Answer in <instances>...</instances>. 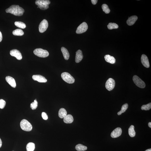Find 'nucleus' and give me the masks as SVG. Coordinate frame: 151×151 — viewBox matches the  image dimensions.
<instances>
[{
  "instance_id": "21",
  "label": "nucleus",
  "mask_w": 151,
  "mask_h": 151,
  "mask_svg": "<svg viewBox=\"0 0 151 151\" xmlns=\"http://www.w3.org/2000/svg\"><path fill=\"white\" fill-rule=\"evenodd\" d=\"M76 150L78 151H84L87 150V147L81 144H79L76 145L75 147Z\"/></svg>"
},
{
  "instance_id": "23",
  "label": "nucleus",
  "mask_w": 151,
  "mask_h": 151,
  "mask_svg": "<svg viewBox=\"0 0 151 151\" xmlns=\"http://www.w3.org/2000/svg\"><path fill=\"white\" fill-rule=\"evenodd\" d=\"M129 136L131 137H133L136 135V132L134 130V126L131 125L129 129Z\"/></svg>"
},
{
  "instance_id": "37",
  "label": "nucleus",
  "mask_w": 151,
  "mask_h": 151,
  "mask_svg": "<svg viewBox=\"0 0 151 151\" xmlns=\"http://www.w3.org/2000/svg\"><path fill=\"white\" fill-rule=\"evenodd\" d=\"M145 151H151V149H147V150Z\"/></svg>"
},
{
  "instance_id": "3",
  "label": "nucleus",
  "mask_w": 151,
  "mask_h": 151,
  "mask_svg": "<svg viewBox=\"0 0 151 151\" xmlns=\"http://www.w3.org/2000/svg\"><path fill=\"white\" fill-rule=\"evenodd\" d=\"M20 125L23 130L27 131H30L32 129V126L28 121L23 119L21 121Z\"/></svg>"
},
{
  "instance_id": "8",
  "label": "nucleus",
  "mask_w": 151,
  "mask_h": 151,
  "mask_svg": "<svg viewBox=\"0 0 151 151\" xmlns=\"http://www.w3.org/2000/svg\"><path fill=\"white\" fill-rule=\"evenodd\" d=\"M88 28V26L86 23L84 22L78 26L76 31L78 34H82L85 32Z\"/></svg>"
},
{
  "instance_id": "35",
  "label": "nucleus",
  "mask_w": 151,
  "mask_h": 151,
  "mask_svg": "<svg viewBox=\"0 0 151 151\" xmlns=\"http://www.w3.org/2000/svg\"><path fill=\"white\" fill-rule=\"evenodd\" d=\"M2 145V142L1 138H0V148H1Z\"/></svg>"
},
{
  "instance_id": "34",
  "label": "nucleus",
  "mask_w": 151,
  "mask_h": 151,
  "mask_svg": "<svg viewBox=\"0 0 151 151\" xmlns=\"http://www.w3.org/2000/svg\"><path fill=\"white\" fill-rule=\"evenodd\" d=\"M2 40V35L1 32L0 31V42H1Z\"/></svg>"
},
{
  "instance_id": "13",
  "label": "nucleus",
  "mask_w": 151,
  "mask_h": 151,
  "mask_svg": "<svg viewBox=\"0 0 151 151\" xmlns=\"http://www.w3.org/2000/svg\"><path fill=\"white\" fill-rule=\"evenodd\" d=\"M141 62L142 64L145 68H148L150 67V65L148 57L146 55L143 54L141 56Z\"/></svg>"
},
{
  "instance_id": "19",
  "label": "nucleus",
  "mask_w": 151,
  "mask_h": 151,
  "mask_svg": "<svg viewBox=\"0 0 151 151\" xmlns=\"http://www.w3.org/2000/svg\"><path fill=\"white\" fill-rule=\"evenodd\" d=\"M61 51H62L63 56L66 60H67L69 59V54L67 49L64 47H62L61 48Z\"/></svg>"
},
{
  "instance_id": "20",
  "label": "nucleus",
  "mask_w": 151,
  "mask_h": 151,
  "mask_svg": "<svg viewBox=\"0 0 151 151\" xmlns=\"http://www.w3.org/2000/svg\"><path fill=\"white\" fill-rule=\"evenodd\" d=\"M58 115L60 118H64L67 115V112L65 109L63 108H61L59 110Z\"/></svg>"
},
{
  "instance_id": "38",
  "label": "nucleus",
  "mask_w": 151,
  "mask_h": 151,
  "mask_svg": "<svg viewBox=\"0 0 151 151\" xmlns=\"http://www.w3.org/2000/svg\"></svg>"
},
{
  "instance_id": "16",
  "label": "nucleus",
  "mask_w": 151,
  "mask_h": 151,
  "mask_svg": "<svg viewBox=\"0 0 151 151\" xmlns=\"http://www.w3.org/2000/svg\"><path fill=\"white\" fill-rule=\"evenodd\" d=\"M138 19V17L136 15L132 16L129 17L126 21L127 24L129 26H131L134 24Z\"/></svg>"
},
{
  "instance_id": "18",
  "label": "nucleus",
  "mask_w": 151,
  "mask_h": 151,
  "mask_svg": "<svg viewBox=\"0 0 151 151\" xmlns=\"http://www.w3.org/2000/svg\"><path fill=\"white\" fill-rule=\"evenodd\" d=\"M105 60L107 62L109 63L110 64H115L116 62V60L115 58L113 56H112L110 55H105L104 57Z\"/></svg>"
},
{
  "instance_id": "15",
  "label": "nucleus",
  "mask_w": 151,
  "mask_h": 151,
  "mask_svg": "<svg viewBox=\"0 0 151 151\" xmlns=\"http://www.w3.org/2000/svg\"><path fill=\"white\" fill-rule=\"evenodd\" d=\"M83 58L82 51L80 50H78L76 52V55L75 57V62L78 63L81 62Z\"/></svg>"
},
{
  "instance_id": "1",
  "label": "nucleus",
  "mask_w": 151,
  "mask_h": 151,
  "mask_svg": "<svg viewBox=\"0 0 151 151\" xmlns=\"http://www.w3.org/2000/svg\"><path fill=\"white\" fill-rule=\"evenodd\" d=\"M6 11L7 13H10L17 16H21L23 15L24 10L18 5H14L7 8Z\"/></svg>"
},
{
  "instance_id": "6",
  "label": "nucleus",
  "mask_w": 151,
  "mask_h": 151,
  "mask_svg": "<svg viewBox=\"0 0 151 151\" xmlns=\"http://www.w3.org/2000/svg\"><path fill=\"white\" fill-rule=\"evenodd\" d=\"M133 82L138 87L141 88H144L145 87V84L144 82L137 75L133 76Z\"/></svg>"
},
{
  "instance_id": "5",
  "label": "nucleus",
  "mask_w": 151,
  "mask_h": 151,
  "mask_svg": "<svg viewBox=\"0 0 151 151\" xmlns=\"http://www.w3.org/2000/svg\"><path fill=\"white\" fill-rule=\"evenodd\" d=\"M61 76L62 79L68 83L72 84L74 83L75 82L74 78L68 73L64 72L62 73Z\"/></svg>"
},
{
  "instance_id": "12",
  "label": "nucleus",
  "mask_w": 151,
  "mask_h": 151,
  "mask_svg": "<svg viewBox=\"0 0 151 151\" xmlns=\"http://www.w3.org/2000/svg\"><path fill=\"white\" fill-rule=\"evenodd\" d=\"M32 78L34 80L40 82H47V79L44 77L40 75H33Z\"/></svg>"
},
{
  "instance_id": "36",
  "label": "nucleus",
  "mask_w": 151,
  "mask_h": 151,
  "mask_svg": "<svg viewBox=\"0 0 151 151\" xmlns=\"http://www.w3.org/2000/svg\"><path fill=\"white\" fill-rule=\"evenodd\" d=\"M148 126L149 127L151 128V123L149 122L148 124Z\"/></svg>"
},
{
  "instance_id": "24",
  "label": "nucleus",
  "mask_w": 151,
  "mask_h": 151,
  "mask_svg": "<svg viewBox=\"0 0 151 151\" xmlns=\"http://www.w3.org/2000/svg\"><path fill=\"white\" fill-rule=\"evenodd\" d=\"M13 34L14 35L22 36L24 34V32L22 30L20 29H17L13 31Z\"/></svg>"
},
{
  "instance_id": "17",
  "label": "nucleus",
  "mask_w": 151,
  "mask_h": 151,
  "mask_svg": "<svg viewBox=\"0 0 151 151\" xmlns=\"http://www.w3.org/2000/svg\"><path fill=\"white\" fill-rule=\"evenodd\" d=\"M74 119L73 116L71 115H68L64 117L63 121L67 124H71L73 122Z\"/></svg>"
},
{
  "instance_id": "31",
  "label": "nucleus",
  "mask_w": 151,
  "mask_h": 151,
  "mask_svg": "<svg viewBox=\"0 0 151 151\" xmlns=\"http://www.w3.org/2000/svg\"><path fill=\"white\" fill-rule=\"evenodd\" d=\"M6 104V102L2 99H0V108L3 109L4 108Z\"/></svg>"
},
{
  "instance_id": "10",
  "label": "nucleus",
  "mask_w": 151,
  "mask_h": 151,
  "mask_svg": "<svg viewBox=\"0 0 151 151\" xmlns=\"http://www.w3.org/2000/svg\"><path fill=\"white\" fill-rule=\"evenodd\" d=\"M10 54L12 56L14 57L18 60L22 59V54L17 49H13L10 51Z\"/></svg>"
},
{
  "instance_id": "9",
  "label": "nucleus",
  "mask_w": 151,
  "mask_h": 151,
  "mask_svg": "<svg viewBox=\"0 0 151 151\" xmlns=\"http://www.w3.org/2000/svg\"><path fill=\"white\" fill-rule=\"evenodd\" d=\"M48 23L46 19H44L40 23L39 27L40 33H43L46 31L48 27Z\"/></svg>"
},
{
  "instance_id": "33",
  "label": "nucleus",
  "mask_w": 151,
  "mask_h": 151,
  "mask_svg": "<svg viewBox=\"0 0 151 151\" xmlns=\"http://www.w3.org/2000/svg\"><path fill=\"white\" fill-rule=\"evenodd\" d=\"M93 4L94 5H96L97 2L98 0H92L91 1Z\"/></svg>"
},
{
  "instance_id": "26",
  "label": "nucleus",
  "mask_w": 151,
  "mask_h": 151,
  "mask_svg": "<svg viewBox=\"0 0 151 151\" xmlns=\"http://www.w3.org/2000/svg\"><path fill=\"white\" fill-rule=\"evenodd\" d=\"M128 107V105L127 103H125V104L123 105L121 110L117 113V115H120L122 113H124V112H125L126 110H127Z\"/></svg>"
},
{
  "instance_id": "32",
  "label": "nucleus",
  "mask_w": 151,
  "mask_h": 151,
  "mask_svg": "<svg viewBox=\"0 0 151 151\" xmlns=\"http://www.w3.org/2000/svg\"><path fill=\"white\" fill-rule=\"evenodd\" d=\"M42 117L45 120H46L48 119V117L47 114L45 112H42L41 114Z\"/></svg>"
},
{
  "instance_id": "7",
  "label": "nucleus",
  "mask_w": 151,
  "mask_h": 151,
  "mask_svg": "<svg viewBox=\"0 0 151 151\" xmlns=\"http://www.w3.org/2000/svg\"><path fill=\"white\" fill-rule=\"evenodd\" d=\"M115 82L113 79L110 78L107 80L106 83V87L107 90L110 91L115 87Z\"/></svg>"
},
{
  "instance_id": "25",
  "label": "nucleus",
  "mask_w": 151,
  "mask_h": 151,
  "mask_svg": "<svg viewBox=\"0 0 151 151\" xmlns=\"http://www.w3.org/2000/svg\"><path fill=\"white\" fill-rule=\"evenodd\" d=\"M15 25L19 28L21 29H25L26 26L25 23L21 22L16 21L15 22Z\"/></svg>"
},
{
  "instance_id": "2",
  "label": "nucleus",
  "mask_w": 151,
  "mask_h": 151,
  "mask_svg": "<svg viewBox=\"0 0 151 151\" xmlns=\"http://www.w3.org/2000/svg\"><path fill=\"white\" fill-rule=\"evenodd\" d=\"M35 3L38 6V8L41 10H45L48 8L49 5L51 2L50 1L48 0H37Z\"/></svg>"
},
{
  "instance_id": "27",
  "label": "nucleus",
  "mask_w": 151,
  "mask_h": 151,
  "mask_svg": "<svg viewBox=\"0 0 151 151\" xmlns=\"http://www.w3.org/2000/svg\"><path fill=\"white\" fill-rule=\"evenodd\" d=\"M108 29H117L118 26L116 24L113 23H110L107 26Z\"/></svg>"
},
{
  "instance_id": "22",
  "label": "nucleus",
  "mask_w": 151,
  "mask_h": 151,
  "mask_svg": "<svg viewBox=\"0 0 151 151\" xmlns=\"http://www.w3.org/2000/svg\"><path fill=\"white\" fill-rule=\"evenodd\" d=\"M35 148L34 144L29 143L26 145V149L27 151H33Z\"/></svg>"
},
{
  "instance_id": "11",
  "label": "nucleus",
  "mask_w": 151,
  "mask_h": 151,
  "mask_svg": "<svg viewBox=\"0 0 151 151\" xmlns=\"http://www.w3.org/2000/svg\"><path fill=\"white\" fill-rule=\"evenodd\" d=\"M122 129L118 127L114 130L111 134V136L113 138H116L120 136L122 134Z\"/></svg>"
},
{
  "instance_id": "29",
  "label": "nucleus",
  "mask_w": 151,
  "mask_h": 151,
  "mask_svg": "<svg viewBox=\"0 0 151 151\" xmlns=\"http://www.w3.org/2000/svg\"><path fill=\"white\" fill-rule=\"evenodd\" d=\"M38 103L36 100H34V102L30 104V107L33 110H36L38 107Z\"/></svg>"
},
{
  "instance_id": "14",
  "label": "nucleus",
  "mask_w": 151,
  "mask_h": 151,
  "mask_svg": "<svg viewBox=\"0 0 151 151\" xmlns=\"http://www.w3.org/2000/svg\"><path fill=\"white\" fill-rule=\"evenodd\" d=\"M6 81L12 87L15 88L16 87V84L15 80L13 77L10 76H7L6 77Z\"/></svg>"
},
{
  "instance_id": "28",
  "label": "nucleus",
  "mask_w": 151,
  "mask_h": 151,
  "mask_svg": "<svg viewBox=\"0 0 151 151\" xmlns=\"http://www.w3.org/2000/svg\"><path fill=\"white\" fill-rule=\"evenodd\" d=\"M102 7L103 11L105 13L108 14L110 13V10L109 8L108 5L106 4H103L102 6Z\"/></svg>"
},
{
  "instance_id": "30",
  "label": "nucleus",
  "mask_w": 151,
  "mask_h": 151,
  "mask_svg": "<svg viewBox=\"0 0 151 151\" xmlns=\"http://www.w3.org/2000/svg\"><path fill=\"white\" fill-rule=\"evenodd\" d=\"M151 108V103H150L146 105H143L141 107L142 110H149Z\"/></svg>"
},
{
  "instance_id": "4",
  "label": "nucleus",
  "mask_w": 151,
  "mask_h": 151,
  "mask_svg": "<svg viewBox=\"0 0 151 151\" xmlns=\"http://www.w3.org/2000/svg\"><path fill=\"white\" fill-rule=\"evenodd\" d=\"M33 53L35 55L40 57H48L49 55L48 51L40 48L35 49L34 50Z\"/></svg>"
}]
</instances>
